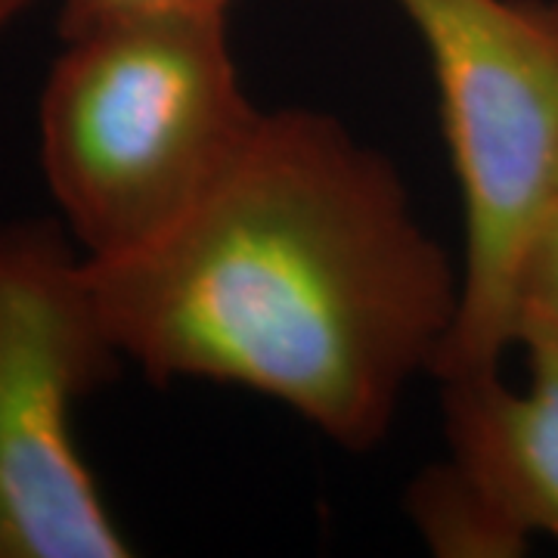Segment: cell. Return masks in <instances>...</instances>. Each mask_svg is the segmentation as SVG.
<instances>
[{"label":"cell","mask_w":558,"mask_h":558,"mask_svg":"<svg viewBox=\"0 0 558 558\" xmlns=\"http://www.w3.org/2000/svg\"><path fill=\"white\" fill-rule=\"evenodd\" d=\"M87 274L146 379L258 391L351 453L435 376L462 295L391 159L317 109L264 112L186 218Z\"/></svg>","instance_id":"1"},{"label":"cell","mask_w":558,"mask_h":558,"mask_svg":"<svg viewBox=\"0 0 558 558\" xmlns=\"http://www.w3.org/2000/svg\"><path fill=\"white\" fill-rule=\"evenodd\" d=\"M395 3L432 62L465 215L459 317L435 379L502 373L558 205V0Z\"/></svg>","instance_id":"3"},{"label":"cell","mask_w":558,"mask_h":558,"mask_svg":"<svg viewBox=\"0 0 558 558\" xmlns=\"http://www.w3.org/2000/svg\"><path fill=\"white\" fill-rule=\"evenodd\" d=\"M121 360L65 223L0 227V558L134 553L72 435Z\"/></svg>","instance_id":"4"},{"label":"cell","mask_w":558,"mask_h":558,"mask_svg":"<svg viewBox=\"0 0 558 558\" xmlns=\"http://www.w3.org/2000/svg\"><path fill=\"white\" fill-rule=\"evenodd\" d=\"M524 311H537L558 326V205L553 208V215L539 233L531 264H527V274H524L521 314Z\"/></svg>","instance_id":"8"},{"label":"cell","mask_w":558,"mask_h":558,"mask_svg":"<svg viewBox=\"0 0 558 558\" xmlns=\"http://www.w3.org/2000/svg\"><path fill=\"white\" fill-rule=\"evenodd\" d=\"M407 506L425 543L438 556L512 558L527 549V543L497 519L450 459L418 475Z\"/></svg>","instance_id":"6"},{"label":"cell","mask_w":558,"mask_h":558,"mask_svg":"<svg viewBox=\"0 0 558 558\" xmlns=\"http://www.w3.org/2000/svg\"><path fill=\"white\" fill-rule=\"evenodd\" d=\"M32 3H35V0H0V32L20 20Z\"/></svg>","instance_id":"9"},{"label":"cell","mask_w":558,"mask_h":558,"mask_svg":"<svg viewBox=\"0 0 558 558\" xmlns=\"http://www.w3.org/2000/svg\"><path fill=\"white\" fill-rule=\"evenodd\" d=\"M227 13H149L62 38L38 106L40 168L90 260L168 233L260 124Z\"/></svg>","instance_id":"2"},{"label":"cell","mask_w":558,"mask_h":558,"mask_svg":"<svg viewBox=\"0 0 558 558\" xmlns=\"http://www.w3.org/2000/svg\"><path fill=\"white\" fill-rule=\"evenodd\" d=\"M233 0H62L60 38L149 13H227Z\"/></svg>","instance_id":"7"},{"label":"cell","mask_w":558,"mask_h":558,"mask_svg":"<svg viewBox=\"0 0 558 558\" xmlns=\"http://www.w3.org/2000/svg\"><path fill=\"white\" fill-rule=\"evenodd\" d=\"M515 348L521 388L499 373L440 381L447 459L515 537L558 543V326L524 311Z\"/></svg>","instance_id":"5"}]
</instances>
